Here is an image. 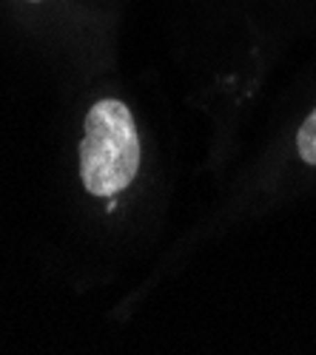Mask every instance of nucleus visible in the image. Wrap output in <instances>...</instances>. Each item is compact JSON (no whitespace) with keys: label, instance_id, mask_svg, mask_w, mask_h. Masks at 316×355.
<instances>
[{"label":"nucleus","instance_id":"2","mask_svg":"<svg viewBox=\"0 0 316 355\" xmlns=\"http://www.w3.org/2000/svg\"><path fill=\"white\" fill-rule=\"evenodd\" d=\"M297 151L308 165H316V111L302 123L297 134Z\"/></svg>","mask_w":316,"mask_h":355},{"label":"nucleus","instance_id":"1","mask_svg":"<svg viewBox=\"0 0 316 355\" xmlns=\"http://www.w3.org/2000/svg\"><path fill=\"white\" fill-rule=\"evenodd\" d=\"M140 171V137L134 116L120 100H100L85 114L80 142V180L92 196H117Z\"/></svg>","mask_w":316,"mask_h":355},{"label":"nucleus","instance_id":"3","mask_svg":"<svg viewBox=\"0 0 316 355\" xmlns=\"http://www.w3.org/2000/svg\"><path fill=\"white\" fill-rule=\"evenodd\" d=\"M35 3H38V0H35Z\"/></svg>","mask_w":316,"mask_h":355}]
</instances>
